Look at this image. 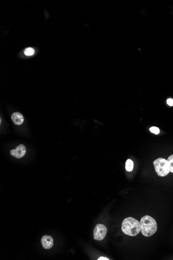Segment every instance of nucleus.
Instances as JSON below:
<instances>
[{
	"mask_svg": "<svg viewBox=\"0 0 173 260\" xmlns=\"http://www.w3.org/2000/svg\"><path fill=\"white\" fill-rule=\"evenodd\" d=\"M134 167V163L131 159H128L126 163V170L129 172L132 171Z\"/></svg>",
	"mask_w": 173,
	"mask_h": 260,
	"instance_id": "6e6552de",
	"label": "nucleus"
},
{
	"mask_svg": "<svg viewBox=\"0 0 173 260\" xmlns=\"http://www.w3.org/2000/svg\"><path fill=\"white\" fill-rule=\"evenodd\" d=\"M34 53H35V51H34V49L31 47L27 48L24 51V54H25V55L27 56H32L34 55Z\"/></svg>",
	"mask_w": 173,
	"mask_h": 260,
	"instance_id": "1a4fd4ad",
	"label": "nucleus"
},
{
	"mask_svg": "<svg viewBox=\"0 0 173 260\" xmlns=\"http://www.w3.org/2000/svg\"><path fill=\"white\" fill-rule=\"evenodd\" d=\"M141 231L146 237L153 236L157 231V224L155 220L149 215L142 217L140 221Z\"/></svg>",
	"mask_w": 173,
	"mask_h": 260,
	"instance_id": "f03ea898",
	"label": "nucleus"
},
{
	"mask_svg": "<svg viewBox=\"0 0 173 260\" xmlns=\"http://www.w3.org/2000/svg\"><path fill=\"white\" fill-rule=\"evenodd\" d=\"M11 120L15 124L17 125H20L23 123L24 121V117L20 113L16 112L11 115Z\"/></svg>",
	"mask_w": 173,
	"mask_h": 260,
	"instance_id": "0eeeda50",
	"label": "nucleus"
},
{
	"mask_svg": "<svg viewBox=\"0 0 173 260\" xmlns=\"http://www.w3.org/2000/svg\"><path fill=\"white\" fill-rule=\"evenodd\" d=\"M26 153V148L24 145L20 144L18 147L14 150L11 151V156L17 158H21L25 156Z\"/></svg>",
	"mask_w": 173,
	"mask_h": 260,
	"instance_id": "39448f33",
	"label": "nucleus"
},
{
	"mask_svg": "<svg viewBox=\"0 0 173 260\" xmlns=\"http://www.w3.org/2000/svg\"><path fill=\"white\" fill-rule=\"evenodd\" d=\"M167 104L169 106H173V99L169 98L167 100Z\"/></svg>",
	"mask_w": 173,
	"mask_h": 260,
	"instance_id": "f8f14e48",
	"label": "nucleus"
},
{
	"mask_svg": "<svg viewBox=\"0 0 173 260\" xmlns=\"http://www.w3.org/2000/svg\"><path fill=\"white\" fill-rule=\"evenodd\" d=\"M155 171L160 177H165L170 172L167 160L163 158H158L153 161Z\"/></svg>",
	"mask_w": 173,
	"mask_h": 260,
	"instance_id": "7ed1b4c3",
	"label": "nucleus"
},
{
	"mask_svg": "<svg viewBox=\"0 0 173 260\" xmlns=\"http://www.w3.org/2000/svg\"><path fill=\"white\" fill-rule=\"evenodd\" d=\"M150 131L152 133H153V134H155V135H158L160 133L159 128H158V127H155V126L151 127L150 128Z\"/></svg>",
	"mask_w": 173,
	"mask_h": 260,
	"instance_id": "9b49d317",
	"label": "nucleus"
},
{
	"mask_svg": "<svg viewBox=\"0 0 173 260\" xmlns=\"http://www.w3.org/2000/svg\"><path fill=\"white\" fill-rule=\"evenodd\" d=\"M121 229L126 235L135 236L137 235L141 231L140 223L133 217H126L122 222Z\"/></svg>",
	"mask_w": 173,
	"mask_h": 260,
	"instance_id": "f257e3e1",
	"label": "nucleus"
},
{
	"mask_svg": "<svg viewBox=\"0 0 173 260\" xmlns=\"http://www.w3.org/2000/svg\"><path fill=\"white\" fill-rule=\"evenodd\" d=\"M107 228L103 224H97L93 231L94 239L98 241L103 240L107 234Z\"/></svg>",
	"mask_w": 173,
	"mask_h": 260,
	"instance_id": "20e7f679",
	"label": "nucleus"
},
{
	"mask_svg": "<svg viewBox=\"0 0 173 260\" xmlns=\"http://www.w3.org/2000/svg\"><path fill=\"white\" fill-rule=\"evenodd\" d=\"M167 161L169 163L170 172L173 173V155H171L170 156H169L168 159H167Z\"/></svg>",
	"mask_w": 173,
	"mask_h": 260,
	"instance_id": "9d476101",
	"label": "nucleus"
},
{
	"mask_svg": "<svg viewBox=\"0 0 173 260\" xmlns=\"http://www.w3.org/2000/svg\"><path fill=\"white\" fill-rule=\"evenodd\" d=\"M41 243L44 249H49L54 245V239L50 236H43L41 239Z\"/></svg>",
	"mask_w": 173,
	"mask_h": 260,
	"instance_id": "423d86ee",
	"label": "nucleus"
},
{
	"mask_svg": "<svg viewBox=\"0 0 173 260\" xmlns=\"http://www.w3.org/2000/svg\"><path fill=\"white\" fill-rule=\"evenodd\" d=\"M97 260H109V259H108V258H105V257H103V256H101V257H100V258H99V259H97Z\"/></svg>",
	"mask_w": 173,
	"mask_h": 260,
	"instance_id": "ddd939ff",
	"label": "nucleus"
}]
</instances>
